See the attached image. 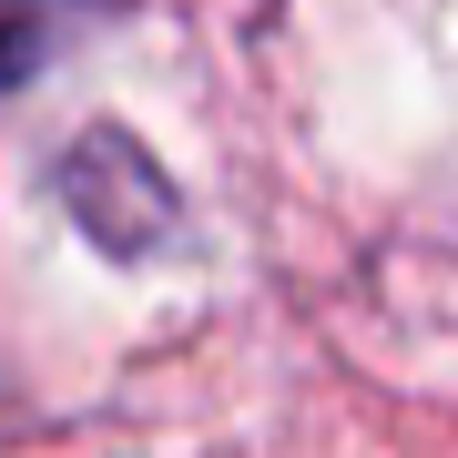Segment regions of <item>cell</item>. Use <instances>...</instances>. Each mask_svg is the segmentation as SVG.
<instances>
[{"label": "cell", "mask_w": 458, "mask_h": 458, "mask_svg": "<svg viewBox=\"0 0 458 458\" xmlns=\"http://www.w3.org/2000/svg\"><path fill=\"white\" fill-rule=\"evenodd\" d=\"M51 21H62V0H0V92L31 82V62L51 51Z\"/></svg>", "instance_id": "obj_2"}, {"label": "cell", "mask_w": 458, "mask_h": 458, "mask_svg": "<svg viewBox=\"0 0 458 458\" xmlns=\"http://www.w3.org/2000/svg\"><path fill=\"white\" fill-rule=\"evenodd\" d=\"M62 183H72V204H82L92 225H102V245H143V234L164 225V183H153L143 164H132V143H123V132L82 143Z\"/></svg>", "instance_id": "obj_1"}]
</instances>
